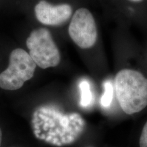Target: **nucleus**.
<instances>
[{
  "label": "nucleus",
  "instance_id": "nucleus-11",
  "mask_svg": "<svg viewBox=\"0 0 147 147\" xmlns=\"http://www.w3.org/2000/svg\"><path fill=\"white\" fill-rule=\"evenodd\" d=\"M130 1H134V2H140V1H143V0H130Z\"/></svg>",
  "mask_w": 147,
  "mask_h": 147
},
{
  "label": "nucleus",
  "instance_id": "nucleus-4",
  "mask_svg": "<svg viewBox=\"0 0 147 147\" xmlns=\"http://www.w3.org/2000/svg\"><path fill=\"white\" fill-rule=\"evenodd\" d=\"M26 45L31 57L40 68L56 67L59 64L60 52L50 31L47 28L32 31L27 38Z\"/></svg>",
  "mask_w": 147,
  "mask_h": 147
},
{
  "label": "nucleus",
  "instance_id": "nucleus-2",
  "mask_svg": "<svg viewBox=\"0 0 147 147\" xmlns=\"http://www.w3.org/2000/svg\"><path fill=\"white\" fill-rule=\"evenodd\" d=\"M116 97L124 113L133 115L147 106V78L138 71L121 69L115 78Z\"/></svg>",
  "mask_w": 147,
  "mask_h": 147
},
{
  "label": "nucleus",
  "instance_id": "nucleus-3",
  "mask_svg": "<svg viewBox=\"0 0 147 147\" xmlns=\"http://www.w3.org/2000/svg\"><path fill=\"white\" fill-rule=\"evenodd\" d=\"M37 65L30 55L22 49L11 52L8 68L0 74V87L15 91L34 76Z\"/></svg>",
  "mask_w": 147,
  "mask_h": 147
},
{
  "label": "nucleus",
  "instance_id": "nucleus-7",
  "mask_svg": "<svg viewBox=\"0 0 147 147\" xmlns=\"http://www.w3.org/2000/svg\"><path fill=\"white\" fill-rule=\"evenodd\" d=\"M80 105L82 107H88L91 104L93 101V95H92L90 84L87 80H82L80 83Z\"/></svg>",
  "mask_w": 147,
  "mask_h": 147
},
{
  "label": "nucleus",
  "instance_id": "nucleus-8",
  "mask_svg": "<svg viewBox=\"0 0 147 147\" xmlns=\"http://www.w3.org/2000/svg\"><path fill=\"white\" fill-rule=\"evenodd\" d=\"M104 93L101 97V105L104 108H108L110 106L113 101L114 88L109 80L104 82Z\"/></svg>",
  "mask_w": 147,
  "mask_h": 147
},
{
  "label": "nucleus",
  "instance_id": "nucleus-1",
  "mask_svg": "<svg viewBox=\"0 0 147 147\" xmlns=\"http://www.w3.org/2000/svg\"><path fill=\"white\" fill-rule=\"evenodd\" d=\"M32 125L37 138L63 146L74 142L81 136L85 122L78 113H63L55 106H44L34 113Z\"/></svg>",
  "mask_w": 147,
  "mask_h": 147
},
{
  "label": "nucleus",
  "instance_id": "nucleus-9",
  "mask_svg": "<svg viewBox=\"0 0 147 147\" xmlns=\"http://www.w3.org/2000/svg\"><path fill=\"white\" fill-rule=\"evenodd\" d=\"M140 147H147V121L143 127L141 133L140 137Z\"/></svg>",
  "mask_w": 147,
  "mask_h": 147
},
{
  "label": "nucleus",
  "instance_id": "nucleus-10",
  "mask_svg": "<svg viewBox=\"0 0 147 147\" xmlns=\"http://www.w3.org/2000/svg\"><path fill=\"white\" fill-rule=\"evenodd\" d=\"M1 140H2V132H1V129H0V146H1Z\"/></svg>",
  "mask_w": 147,
  "mask_h": 147
},
{
  "label": "nucleus",
  "instance_id": "nucleus-5",
  "mask_svg": "<svg viewBox=\"0 0 147 147\" xmlns=\"http://www.w3.org/2000/svg\"><path fill=\"white\" fill-rule=\"evenodd\" d=\"M69 37L81 49H89L95 45L97 38L95 21L87 8H79L74 14L68 28Z\"/></svg>",
  "mask_w": 147,
  "mask_h": 147
},
{
  "label": "nucleus",
  "instance_id": "nucleus-6",
  "mask_svg": "<svg viewBox=\"0 0 147 147\" xmlns=\"http://www.w3.org/2000/svg\"><path fill=\"white\" fill-rule=\"evenodd\" d=\"M38 21L46 25L57 26L65 23L72 14V8L67 3L53 5L45 0H41L34 8Z\"/></svg>",
  "mask_w": 147,
  "mask_h": 147
}]
</instances>
